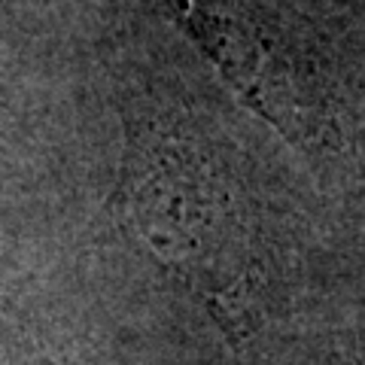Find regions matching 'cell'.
I'll use <instances>...</instances> for the list:
<instances>
[{
	"instance_id": "6da1fadb",
	"label": "cell",
	"mask_w": 365,
	"mask_h": 365,
	"mask_svg": "<svg viewBox=\"0 0 365 365\" xmlns=\"http://www.w3.org/2000/svg\"><path fill=\"white\" fill-rule=\"evenodd\" d=\"M131 210L155 253L204 295L228 332L256 326V228L228 170L186 150L162 155L131 186Z\"/></svg>"
},
{
	"instance_id": "7a4b0ae2",
	"label": "cell",
	"mask_w": 365,
	"mask_h": 365,
	"mask_svg": "<svg viewBox=\"0 0 365 365\" xmlns=\"http://www.w3.org/2000/svg\"><path fill=\"white\" fill-rule=\"evenodd\" d=\"M0 365H55V362L43 356L28 341L16 338L9 329H0Z\"/></svg>"
}]
</instances>
